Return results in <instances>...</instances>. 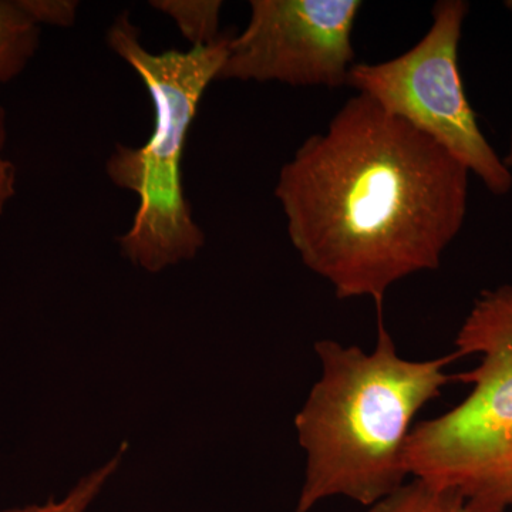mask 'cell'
Instances as JSON below:
<instances>
[{"mask_svg": "<svg viewBox=\"0 0 512 512\" xmlns=\"http://www.w3.org/2000/svg\"><path fill=\"white\" fill-rule=\"evenodd\" d=\"M468 177L433 138L357 93L282 165L275 197L303 265L383 316L396 282L439 268L466 221Z\"/></svg>", "mask_w": 512, "mask_h": 512, "instance_id": "6da1fadb", "label": "cell"}, {"mask_svg": "<svg viewBox=\"0 0 512 512\" xmlns=\"http://www.w3.org/2000/svg\"><path fill=\"white\" fill-rule=\"evenodd\" d=\"M322 375L295 417L306 456L295 512H311L328 498L370 507L406 481L404 450L414 417L456 376V353L404 359L379 316L372 352L336 340L316 342Z\"/></svg>", "mask_w": 512, "mask_h": 512, "instance_id": "7a4b0ae2", "label": "cell"}, {"mask_svg": "<svg viewBox=\"0 0 512 512\" xmlns=\"http://www.w3.org/2000/svg\"><path fill=\"white\" fill-rule=\"evenodd\" d=\"M111 52L140 77L153 103V133L146 143L117 144L106 161L111 183L137 197L130 227L119 238L121 254L150 274L191 261L205 234L184 190L183 161L198 107L218 80L228 55V36L210 46L153 52L128 13L107 30Z\"/></svg>", "mask_w": 512, "mask_h": 512, "instance_id": "3957f363", "label": "cell"}, {"mask_svg": "<svg viewBox=\"0 0 512 512\" xmlns=\"http://www.w3.org/2000/svg\"><path fill=\"white\" fill-rule=\"evenodd\" d=\"M468 9L464 0L437 2L430 29L412 49L387 62L356 63L348 86L433 138L488 191L505 195L512 173L478 126L458 64Z\"/></svg>", "mask_w": 512, "mask_h": 512, "instance_id": "277c9868", "label": "cell"}, {"mask_svg": "<svg viewBox=\"0 0 512 512\" xmlns=\"http://www.w3.org/2000/svg\"><path fill=\"white\" fill-rule=\"evenodd\" d=\"M480 356V365L456 376L473 390L413 427L404 463L409 476L456 494L470 512H505L512 508V355Z\"/></svg>", "mask_w": 512, "mask_h": 512, "instance_id": "5b68a950", "label": "cell"}, {"mask_svg": "<svg viewBox=\"0 0 512 512\" xmlns=\"http://www.w3.org/2000/svg\"><path fill=\"white\" fill-rule=\"evenodd\" d=\"M362 6L357 0H251L247 26L229 37L218 80L348 86Z\"/></svg>", "mask_w": 512, "mask_h": 512, "instance_id": "8992f818", "label": "cell"}, {"mask_svg": "<svg viewBox=\"0 0 512 512\" xmlns=\"http://www.w3.org/2000/svg\"><path fill=\"white\" fill-rule=\"evenodd\" d=\"M501 350L512 355V284L481 293L458 330V359Z\"/></svg>", "mask_w": 512, "mask_h": 512, "instance_id": "52a82bcc", "label": "cell"}, {"mask_svg": "<svg viewBox=\"0 0 512 512\" xmlns=\"http://www.w3.org/2000/svg\"><path fill=\"white\" fill-rule=\"evenodd\" d=\"M39 45L40 28L19 0H0V87L25 72Z\"/></svg>", "mask_w": 512, "mask_h": 512, "instance_id": "ba28073f", "label": "cell"}, {"mask_svg": "<svg viewBox=\"0 0 512 512\" xmlns=\"http://www.w3.org/2000/svg\"><path fill=\"white\" fill-rule=\"evenodd\" d=\"M151 8L170 18L191 47L210 46L220 35V0H153Z\"/></svg>", "mask_w": 512, "mask_h": 512, "instance_id": "9c48e42d", "label": "cell"}, {"mask_svg": "<svg viewBox=\"0 0 512 512\" xmlns=\"http://www.w3.org/2000/svg\"><path fill=\"white\" fill-rule=\"evenodd\" d=\"M365 512H470L456 494L437 490L413 478L399 490L387 495L379 503L370 505Z\"/></svg>", "mask_w": 512, "mask_h": 512, "instance_id": "30bf717a", "label": "cell"}, {"mask_svg": "<svg viewBox=\"0 0 512 512\" xmlns=\"http://www.w3.org/2000/svg\"><path fill=\"white\" fill-rule=\"evenodd\" d=\"M127 451V443L121 444L120 450L116 456L111 458L109 463L103 467L97 468L93 473L83 477L76 487L70 490V493L63 497L62 500L50 498L45 504H32L26 507L8 508V510H0V512H86L87 508L93 504L97 495L101 493L107 481L119 470L121 461Z\"/></svg>", "mask_w": 512, "mask_h": 512, "instance_id": "8fae6325", "label": "cell"}, {"mask_svg": "<svg viewBox=\"0 0 512 512\" xmlns=\"http://www.w3.org/2000/svg\"><path fill=\"white\" fill-rule=\"evenodd\" d=\"M19 3L40 29L42 26L72 28L79 13V3L74 0H19Z\"/></svg>", "mask_w": 512, "mask_h": 512, "instance_id": "7c38bea8", "label": "cell"}, {"mask_svg": "<svg viewBox=\"0 0 512 512\" xmlns=\"http://www.w3.org/2000/svg\"><path fill=\"white\" fill-rule=\"evenodd\" d=\"M16 184H18V174H16L15 164L9 158H0V215L15 197Z\"/></svg>", "mask_w": 512, "mask_h": 512, "instance_id": "4fadbf2b", "label": "cell"}, {"mask_svg": "<svg viewBox=\"0 0 512 512\" xmlns=\"http://www.w3.org/2000/svg\"><path fill=\"white\" fill-rule=\"evenodd\" d=\"M8 116H6V111L0 106V158L5 157V148L6 144H8Z\"/></svg>", "mask_w": 512, "mask_h": 512, "instance_id": "5bb4252c", "label": "cell"}, {"mask_svg": "<svg viewBox=\"0 0 512 512\" xmlns=\"http://www.w3.org/2000/svg\"><path fill=\"white\" fill-rule=\"evenodd\" d=\"M504 164L507 165L508 170L512 173V130L510 136V144H508V153L507 156L503 158Z\"/></svg>", "mask_w": 512, "mask_h": 512, "instance_id": "9a60e30c", "label": "cell"}, {"mask_svg": "<svg viewBox=\"0 0 512 512\" xmlns=\"http://www.w3.org/2000/svg\"><path fill=\"white\" fill-rule=\"evenodd\" d=\"M504 5H505V8L510 10V12L512 13V0H507V2L504 3Z\"/></svg>", "mask_w": 512, "mask_h": 512, "instance_id": "2e32d148", "label": "cell"}]
</instances>
